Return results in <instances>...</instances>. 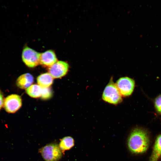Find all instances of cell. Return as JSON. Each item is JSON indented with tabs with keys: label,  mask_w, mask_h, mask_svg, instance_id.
<instances>
[{
	"label": "cell",
	"mask_w": 161,
	"mask_h": 161,
	"mask_svg": "<svg viewBox=\"0 0 161 161\" xmlns=\"http://www.w3.org/2000/svg\"><path fill=\"white\" fill-rule=\"evenodd\" d=\"M150 138L147 130L140 127L133 129L128 137L127 144L129 151L134 154L145 152L149 148Z\"/></svg>",
	"instance_id": "1"
},
{
	"label": "cell",
	"mask_w": 161,
	"mask_h": 161,
	"mask_svg": "<svg viewBox=\"0 0 161 161\" xmlns=\"http://www.w3.org/2000/svg\"><path fill=\"white\" fill-rule=\"evenodd\" d=\"M102 100L107 103L116 105L121 103L123 99L116 84L112 77L105 86L103 92Z\"/></svg>",
	"instance_id": "2"
},
{
	"label": "cell",
	"mask_w": 161,
	"mask_h": 161,
	"mask_svg": "<svg viewBox=\"0 0 161 161\" xmlns=\"http://www.w3.org/2000/svg\"><path fill=\"white\" fill-rule=\"evenodd\" d=\"M40 152L45 161H58L62 157V152L56 143L47 144L41 148Z\"/></svg>",
	"instance_id": "3"
},
{
	"label": "cell",
	"mask_w": 161,
	"mask_h": 161,
	"mask_svg": "<svg viewBox=\"0 0 161 161\" xmlns=\"http://www.w3.org/2000/svg\"><path fill=\"white\" fill-rule=\"evenodd\" d=\"M115 84L122 96L124 97L130 96L135 86L134 80L127 76L120 78Z\"/></svg>",
	"instance_id": "4"
},
{
	"label": "cell",
	"mask_w": 161,
	"mask_h": 161,
	"mask_svg": "<svg viewBox=\"0 0 161 161\" xmlns=\"http://www.w3.org/2000/svg\"><path fill=\"white\" fill-rule=\"evenodd\" d=\"M40 54L29 47L26 46L22 52V60L28 67H34L40 64Z\"/></svg>",
	"instance_id": "5"
},
{
	"label": "cell",
	"mask_w": 161,
	"mask_h": 161,
	"mask_svg": "<svg viewBox=\"0 0 161 161\" xmlns=\"http://www.w3.org/2000/svg\"><path fill=\"white\" fill-rule=\"evenodd\" d=\"M22 105L21 97L17 94H12L7 96L4 101V107L9 113H14L17 111Z\"/></svg>",
	"instance_id": "6"
},
{
	"label": "cell",
	"mask_w": 161,
	"mask_h": 161,
	"mask_svg": "<svg viewBox=\"0 0 161 161\" xmlns=\"http://www.w3.org/2000/svg\"><path fill=\"white\" fill-rule=\"evenodd\" d=\"M69 65L66 62L62 61H57L48 69L49 73L53 78H60L66 74Z\"/></svg>",
	"instance_id": "7"
},
{
	"label": "cell",
	"mask_w": 161,
	"mask_h": 161,
	"mask_svg": "<svg viewBox=\"0 0 161 161\" xmlns=\"http://www.w3.org/2000/svg\"><path fill=\"white\" fill-rule=\"evenodd\" d=\"M57 61L55 54L52 50H47L40 54V64L44 66L50 67Z\"/></svg>",
	"instance_id": "8"
},
{
	"label": "cell",
	"mask_w": 161,
	"mask_h": 161,
	"mask_svg": "<svg viewBox=\"0 0 161 161\" xmlns=\"http://www.w3.org/2000/svg\"><path fill=\"white\" fill-rule=\"evenodd\" d=\"M33 81V77L31 74L25 73L18 77L16 80V84L19 88L25 89L30 86Z\"/></svg>",
	"instance_id": "9"
},
{
	"label": "cell",
	"mask_w": 161,
	"mask_h": 161,
	"mask_svg": "<svg viewBox=\"0 0 161 161\" xmlns=\"http://www.w3.org/2000/svg\"><path fill=\"white\" fill-rule=\"evenodd\" d=\"M161 157V134L157 137L149 161H158Z\"/></svg>",
	"instance_id": "10"
},
{
	"label": "cell",
	"mask_w": 161,
	"mask_h": 161,
	"mask_svg": "<svg viewBox=\"0 0 161 161\" xmlns=\"http://www.w3.org/2000/svg\"><path fill=\"white\" fill-rule=\"evenodd\" d=\"M37 82L41 87H48L52 83L53 78L49 73H44L38 77Z\"/></svg>",
	"instance_id": "11"
},
{
	"label": "cell",
	"mask_w": 161,
	"mask_h": 161,
	"mask_svg": "<svg viewBox=\"0 0 161 161\" xmlns=\"http://www.w3.org/2000/svg\"><path fill=\"white\" fill-rule=\"evenodd\" d=\"M75 142L73 138L70 136H66L62 138L60 140L59 146L62 152L70 149L74 145Z\"/></svg>",
	"instance_id": "12"
},
{
	"label": "cell",
	"mask_w": 161,
	"mask_h": 161,
	"mask_svg": "<svg viewBox=\"0 0 161 161\" xmlns=\"http://www.w3.org/2000/svg\"><path fill=\"white\" fill-rule=\"evenodd\" d=\"M42 90V87L38 85L33 84L27 88L26 92L31 97L38 98L41 96Z\"/></svg>",
	"instance_id": "13"
},
{
	"label": "cell",
	"mask_w": 161,
	"mask_h": 161,
	"mask_svg": "<svg viewBox=\"0 0 161 161\" xmlns=\"http://www.w3.org/2000/svg\"><path fill=\"white\" fill-rule=\"evenodd\" d=\"M154 105L157 113L161 115V94L155 98L154 101Z\"/></svg>",
	"instance_id": "14"
},
{
	"label": "cell",
	"mask_w": 161,
	"mask_h": 161,
	"mask_svg": "<svg viewBox=\"0 0 161 161\" xmlns=\"http://www.w3.org/2000/svg\"><path fill=\"white\" fill-rule=\"evenodd\" d=\"M52 95L51 89L48 87H42L41 97L43 99H46L50 98Z\"/></svg>",
	"instance_id": "15"
},
{
	"label": "cell",
	"mask_w": 161,
	"mask_h": 161,
	"mask_svg": "<svg viewBox=\"0 0 161 161\" xmlns=\"http://www.w3.org/2000/svg\"><path fill=\"white\" fill-rule=\"evenodd\" d=\"M4 101L3 95L1 92L0 90V110L3 104Z\"/></svg>",
	"instance_id": "16"
}]
</instances>
